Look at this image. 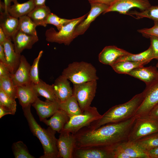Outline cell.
Wrapping results in <instances>:
<instances>
[{"mask_svg": "<svg viewBox=\"0 0 158 158\" xmlns=\"http://www.w3.org/2000/svg\"><path fill=\"white\" fill-rule=\"evenodd\" d=\"M136 119L133 116L122 121L105 124L95 129L84 127L74 134L75 139V148L116 147L128 140Z\"/></svg>", "mask_w": 158, "mask_h": 158, "instance_id": "cell-1", "label": "cell"}, {"mask_svg": "<svg viewBox=\"0 0 158 158\" xmlns=\"http://www.w3.org/2000/svg\"><path fill=\"white\" fill-rule=\"evenodd\" d=\"M143 99L142 92L137 94L127 102L111 107L99 119L85 127L95 129L107 124L128 120L134 116Z\"/></svg>", "mask_w": 158, "mask_h": 158, "instance_id": "cell-2", "label": "cell"}, {"mask_svg": "<svg viewBox=\"0 0 158 158\" xmlns=\"http://www.w3.org/2000/svg\"><path fill=\"white\" fill-rule=\"evenodd\" d=\"M30 107V106L22 109L31 132L39 139L42 145L44 154L40 158H59L56 132L49 126L46 129L42 128L33 116Z\"/></svg>", "mask_w": 158, "mask_h": 158, "instance_id": "cell-3", "label": "cell"}, {"mask_svg": "<svg viewBox=\"0 0 158 158\" xmlns=\"http://www.w3.org/2000/svg\"><path fill=\"white\" fill-rule=\"evenodd\" d=\"M95 68L91 63L84 61L74 62L63 69L61 75L73 84H79L99 79Z\"/></svg>", "mask_w": 158, "mask_h": 158, "instance_id": "cell-4", "label": "cell"}, {"mask_svg": "<svg viewBox=\"0 0 158 158\" xmlns=\"http://www.w3.org/2000/svg\"><path fill=\"white\" fill-rule=\"evenodd\" d=\"M101 116L96 107L90 106L81 114L70 117L69 120L59 133L68 132L75 134L99 119Z\"/></svg>", "mask_w": 158, "mask_h": 158, "instance_id": "cell-5", "label": "cell"}, {"mask_svg": "<svg viewBox=\"0 0 158 158\" xmlns=\"http://www.w3.org/2000/svg\"><path fill=\"white\" fill-rule=\"evenodd\" d=\"M88 13L79 18L74 19L58 31L52 27L48 29L45 33L46 40L49 42L68 45L74 39L73 34L76 26L86 18Z\"/></svg>", "mask_w": 158, "mask_h": 158, "instance_id": "cell-6", "label": "cell"}, {"mask_svg": "<svg viewBox=\"0 0 158 158\" xmlns=\"http://www.w3.org/2000/svg\"><path fill=\"white\" fill-rule=\"evenodd\" d=\"M142 92L144 99L134 115L136 118L147 116L151 109L158 103V74L153 81L146 85Z\"/></svg>", "mask_w": 158, "mask_h": 158, "instance_id": "cell-7", "label": "cell"}, {"mask_svg": "<svg viewBox=\"0 0 158 158\" xmlns=\"http://www.w3.org/2000/svg\"><path fill=\"white\" fill-rule=\"evenodd\" d=\"M73 95L77 99L83 112L90 106L95 96L97 80L73 84Z\"/></svg>", "mask_w": 158, "mask_h": 158, "instance_id": "cell-8", "label": "cell"}, {"mask_svg": "<svg viewBox=\"0 0 158 158\" xmlns=\"http://www.w3.org/2000/svg\"><path fill=\"white\" fill-rule=\"evenodd\" d=\"M158 132V121L147 117L136 118L129 135L128 140L135 141Z\"/></svg>", "mask_w": 158, "mask_h": 158, "instance_id": "cell-9", "label": "cell"}, {"mask_svg": "<svg viewBox=\"0 0 158 158\" xmlns=\"http://www.w3.org/2000/svg\"><path fill=\"white\" fill-rule=\"evenodd\" d=\"M115 148L108 147L75 148L73 158H114Z\"/></svg>", "mask_w": 158, "mask_h": 158, "instance_id": "cell-10", "label": "cell"}, {"mask_svg": "<svg viewBox=\"0 0 158 158\" xmlns=\"http://www.w3.org/2000/svg\"><path fill=\"white\" fill-rule=\"evenodd\" d=\"M151 6L148 0H116L103 13L116 11L121 14L127 15L132 8H137L140 11H143Z\"/></svg>", "mask_w": 158, "mask_h": 158, "instance_id": "cell-11", "label": "cell"}, {"mask_svg": "<svg viewBox=\"0 0 158 158\" xmlns=\"http://www.w3.org/2000/svg\"><path fill=\"white\" fill-rule=\"evenodd\" d=\"M91 9L86 18L76 27L73 34L74 39L83 34L89 27L91 23L100 14L104 13L109 6L100 3H90Z\"/></svg>", "mask_w": 158, "mask_h": 158, "instance_id": "cell-12", "label": "cell"}, {"mask_svg": "<svg viewBox=\"0 0 158 158\" xmlns=\"http://www.w3.org/2000/svg\"><path fill=\"white\" fill-rule=\"evenodd\" d=\"M57 139L59 158H73L75 148V139L74 134L61 132Z\"/></svg>", "mask_w": 158, "mask_h": 158, "instance_id": "cell-13", "label": "cell"}, {"mask_svg": "<svg viewBox=\"0 0 158 158\" xmlns=\"http://www.w3.org/2000/svg\"><path fill=\"white\" fill-rule=\"evenodd\" d=\"M31 66L25 57L21 55L18 68L13 74L11 75L13 83L16 87L32 83L30 76Z\"/></svg>", "mask_w": 158, "mask_h": 158, "instance_id": "cell-14", "label": "cell"}, {"mask_svg": "<svg viewBox=\"0 0 158 158\" xmlns=\"http://www.w3.org/2000/svg\"><path fill=\"white\" fill-rule=\"evenodd\" d=\"M32 105L35 109L40 120L42 122L52 116L59 109V102L47 99L44 101L38 97Z\"/></svg>", "mask_w": 158, "mask_h": 158, "instance_id": "cell-15", "label": "cell"}, {"mask_svg": "<svg viewBox=\"0 0 158 158\" xmlns=\"http://www.w3.org/2000/svg\"><path fill=\"white\" fill-rule=\"evenodd\" d=\"M131 53L115 46H107L99 54L98 59L101 63L111 66L120 57Z\"/></svg>", "mask_w": 158, "mask_h": 158, "instance_id": "cell-16", "label": "cell"}, {"mask_svg": "<svg viewBox=\"0 0 158 158\" xmlns=\"http://www.w3.org/2000/svg\"><path fill=\"white\" fill-rule=\"evenodd\" d=\"M0 27L4 33L7 39L12 40L18 30V19L11 16L7 11L0 9Z\"/></svg>", "mask_w": 158, "mask_h": 158, "instance_id": "cell-17", "label": "cell"}, {"mask_svg": "<svg viewBox=\"0 0 158 158\" xmlns=\"http://www.w3.org/2000/svg\"><path fill=\"white\" fill-rule=\"evenodd\" d=\"M38 40L37 36L28 35L18 30L12 41L13 42L15 51L20 54L24 49H31Z\"/></svg>", "mask_w": 158, "mask_h": 158, "instance_id": "cell-18", "label": "cell"}, {"mask_svg": "<svg viewBox=\"0 0 158 158\" xmlns=\"http://www.w3.org/2000/svg\"><path fill=\"white\" fill-rule=\"evenodd\" d=\"M69 81L61 75L57 78L52 84L56 95L59 102H65L73 95Z\"/></svg>", "mask_w": 158, "mask_h": 158, "instance_id": "cell-19", "label": "cell"}, {"mask_svg": "<svg viewBox=\"0 0 158 158\" xmlns=\"http://www.w3.org/2000/svg\"><path fill=\"white\" fill-rule=\"evenodd\" d=\"M11 40L7 39L3 46L4 49L7 66L11 75L13 74L18 68L20 61L21 54L15 51Z\"/></svg>", "mask_w": 158, "mask_h": 158, "instance_id": "cell-20", "label": "cell"}, {"mask_svg": "<svg viewBox=\"0 0 158 158\" xmlns=\"http://www.w3.org/2000/svg\"><path fill=\"white\" fill-rule=\"evenodd\" d=\"M0 4L1 9L7 11L11 16L17 18L27 15L35 7L33 0H29L22 3L18 2L6 7H4L2 2L0 1Z\"/></svg>", "mask_w": 158, "mask_h": 158, "instance_id": "cell-21", "label": "cell"}, {"mask_svg": "<svg viewBox=\"0 0 158 158\" xmlns=\"http://www.w3.org/2000/svg\"><path fill=\"white\" fill-rule=\"evenodd\" d=\"M33 84L17 87V98L22 109L31 106L38 97L34 89Z\"/></svg>", "mask_w": 158, "mask_h": 158, "instance_id": "cell-22", "label": "cell"}, {"mask_svg": "<svg viewBox=\"0 0 158 158\" xmlns=\"http://www.w3.org/2000/svg\"><path fill=\"white\" fill-rule=\"evenodd\" d=\"M158 70L156 66H143L133 69L127 75L142 80L146 85L151 83L156 78L158 74Z\"/></svg>", "mask_w": 158, "mask_h": 158, "instance_id": "cell-23", "label": "cell"}, {"mask_svg": "<svg viewBox=\"0 0 158 158\" xmlns=\"http://www.w3.org/2000/svg\"><path fill=\"white\" fill-rule=\"evenodd\" d=\"M69 119L70 117L66 112L62 109H59L49 119H45L42 122L54 130L59 133Z\"/></svg>", "mask_w": 158, "mask_h": 158, "instance_id": "cell-24", "label": "cell"}, {"mask_svg": "<svg viewBox=\"0 0 158 158\" xmlns=\"http://www.w3.org/2000/svg\"><path fill=\"white\" fill-rule=\"evenodd\" d=\"M51 13L49 7L45 5L35 6L27 16L37 26L46 27L47 25L46 23V19Z\"/></svg>", "mask_w": 158, "mask_h": 158, "instance_id": "cell-25", "label": "cell"}, {"mask_svg": "<svg viewBox=\"0 0 158 158\" xmlns=\"http://www.w3.org/2000/svg\"><path fill=\"white\" fill-rule=\"evenodd\" d=\"M119 145L130 158H149L147 152L140 147L135 141L128 140Z\"/></svg>", "mask_w": 158, "mask_h": 158, "instance_id": "cell-26", "label": "cell"}, {"mask_svg": "<svg viewBox=\"0 0 158 158\" xmlns=\"http://www.w3.org/2000/svg\"><path fill=\"white\" fill-rule=\"evenodd\" d=\"M150 62L147 61L136 62L122 61L115 62L111 66L116 73L119 74H128L133 69L144 66Z\"/></svg>", "mask_w": 158, "mask_h": 158, "instance_id": "cell-27", "label": "cell"}, {"mask_svg": "<svg viewBox=\"0 0 158 158\" xmlns=\"http://www.w3.org/2000/svg\"><path fill=\"white\" fill-rule=\"evenodd\" d=\"M33 88L38 97L42 96L49 100L59 102L55 94L52 85H49L40 79L37 83L33 84Z\"/></svg>", "mask_w": 158, "mask_h": 158, "instance_id": "cell-28", "label": "cell"}, {"mask_svg": "<svg viewBox=\"0 0 158 158\" xmlns=\"http://www.w3.org/2000/svg\"><path fill=\"white\" fill-rule=\"evenodd\" d=\"M59 109L66 112L70 117L81 114V110L75 97L73 95L66 100L59 102Z\"/></svg>", "mask_w": 158, "mask_h": 158, "instance_id": "cell-29", "label": "cell"}, {"mask_svg": "<svg viewBox=\"0 0 158 158\" xmlns=\"http://www.w3.org/2000/svg\"><path fill=\"white\" fill-rule=\"evenodd\" d=\"M154 59L153 52L151 47L144 51L137 54H130L121 57L116 62L122 61H130L136 62L147 61L150 62Z\"/></svg>", "mask_w": 158, "mask_h": 158, "instance_id": "cell-30", "label": "cell"}, {"mask_svg": "<svg viewBox=\"0 0 158 158\" xmlns=\"http://www.w3.org/2000/svg\"><path fill=\"white\" fill-rule=\"evenodd\" d=\"M37 26L27 15L21 16L18 19V30L27 34L37 36L36 29Z\"/></svg>", "mask_w": 158, "mask_h": 158, "instance_id": "cell-31", "label": "cell"}, {"mask_svg": "<svg viewBox=\"0 0 158 158\" xmlns=\"http://www.w3.org/2000/svg\"><path fill=\"white\" fill-rule=\"evenodd\" d=\"M0 88L10 98L15 100L17 98V87L10 75L0 77Z\"/></svg>", "mask_w": 158, "mask_h": 158, "instance_id": "cell-32", "label": "cell"}, {"mask_svg": "<svg viewBox=\"0 0 158 158\" xmlns=\"http://www.w3.org/2000/svg\"><path fill=\"white\" fill-rule=\"evenodd\" d=\"M135 142L147 152L158 147V132L143 137Z\"/></svg>", "mask_w": 158, "mask_h": 158, "instance_id": "cell-33", "label": "cell"}, {"mask_svg": "<svg viewBox=\"0 0 158 158\" xmlns=\"http://www.w3.org/2000/svg\"><path fill=\"white\" fill-rule=\"evenodd\" d=\"M130 15L137 19L147 18L153 20H158V6H151L146 10L139 12L136 11H129L127 15Z\"/></svg>", "mask_w": 158, "mask_h": 158, "instance_id": "cell-34", "label": "cell"}, {"mask_svg": "<svg viewBox=\"0 0 158 158\" xmlns=\"http://www.w3.org/2000/svg\"><path fill=\"white\" fill-rule=\"evenodd\" d=\"M12 149L15 158H35L30 153L27 146L22 141L13 143Z\"/></svg>", "mask_w": 158, "mask_h": 158, "instance_id": "cell-35", "label": "cell"}, {"mask_svg": "<svg viewBox=\"0 0 158 158\" xmlns=\"http://www.w3.org/2000/svg\"><path fill=\"white\" fill-rule=\"evenodd\" d=\"M0 106L11 110L15 114L16 109L15 100L9 97L1 88H0Z\"/></svg>", "mask_w": 158, "mask_h": 158, "instance_id": "cell-36", "label": "cell"}, {"mask_svg": "<svg viewBox=\"0 0 158 158\" xmlns=\"http://www.w3.org/2000/svg\"><path fill=\"white\" fill-rule=\"evenodd\" d=\"M43 52L42 50L40 51L37 57L34 59L32 65L31 66L30 76L31 83L34 84L38 83L40 80L39 77V64Z\"/></svg>", "mask_w": 158, "mask_h": 158, "instance_id": "cell-37", "label": "cell"}, {"mask_svg": "<svg viewBox=\"0 0 158 158\" xmlns=\"http://www.w3.org/2000/svg\"><path fill=\"white\" fill-rule=\"evenodd\" d=\"M61 18L56 15L51 13L48 15L46 21V23L53 25L55 26L58 31L62 27L70 23L74 20Z\"/></svg>", "mask_w": 158, "mask_h": 158, "instance_id": "cell-38", "label": "cell"}, {"mask_svg": "<svg viewBox=\"0 0 158 158\" xmlns=\"http://www.w3.org/2000/svg\"><path fill=\"white\" fill-rule=\"evenodd\" d=\"M154 21V25L150 28H144L138 30V31L146 38L154 35L158 37V20Z\"/></svg>", "mask_w": 158, "mask_h": 158, "instance_id": "cell-39", "label": "cell"}, {"mask_svg": "<svg viewBox=\"0 0 158 158\" xmlns=\"http://www.w3.org/2000/svg\"><path fill=\"white\" fill-rule=\"evenodd\" d=\"M150 46L152 49L154 59L158 60V37L152 35L150 37Z\"/></svg>", "mask_w": 158, "mask_h": 158, "instance_id": "cell-40", "label": "cell"}, {"mask_svg": "<svg viewBox=\"0 0 158 158\" xmlns=\"http://www.w3.org/2000/svg\"><path fill=\"white\" fill-rule=\"evenodd\" d=\"M114 158H130L122 149L119 145L114 149Z\"/></svg>", "mask_w": 158, "mask_h": 158, "instance_id": "cell-41", "label": "cell"}, {"mask_svg": "<svg viewBox=\"0 0 158 158\" xmlns=\"http://www.w3.org/2000/svg\"><path fill=\"white\" fill-rule=\"evenodd\" d=\"M146 117L158 121V103L151 109Z\"/></svg>", "mask_w": 158, "mask_h": 158, "instance_id": "cell-42", "label": "cell"}, {"mask_svg": "<svg viewBox=\"0 0 158 158\" xmlns=\"http://www.w3.org/2000/svg\"><path fill=\"white\" fill-rule=\"evenodd\" d=\"M11 75V74L6 65L0 61V77Z\"/></svg>", "mask_w": 158, "mask_h": 158, "instance_id": "cell-43", "label": "cell"}, {"mask_svg": "<svg viewBox=\"0 0 158 158\" xmlns=\"http://www.w3.org/2000/svg\"><path fill=\"white\" fill-rule=\"evenodd\" d=\"M90 4L100 3L105 4L109 6L111 5L116 0H88Z\"/></svg>", "mask_w": 158, "mask_h": 158, "instance_id": "cell-44", "label": "cell"}, {"mask_svg": "<svg viewBox=\"0 0 158 158\" xmlns=\"http://www.w3.org/2000/svg\"><path fill=\"white\" fill-rule=\"evenodd\" d=\"M149 158H158V147L147 152Z\"/></svg>", "mask_w": 158, "mask_h": 158, "instance_id": "cell-45", "label": "cell"}, {"mask_svg": "<svg viewBox=\"0 0 158 158\" xmlns=\"http://www.w3.org/2000/svg\"><path fill=\"white\" fill-rule=\"evenodd\" d=\"M8 114L14 115L11 111L0 106V118H1L5 115Z\"/></svg>", "mask_w": 158, "mask_h": 158, "instance_id": "cell-46", "label": "cell"}, {"mask_svg": "<svg viewBox=\"0 0 158 158\" xmlns=\"http://www.w3.org/2000/svg\"><path fill=\"white\" fill-rule=\"evenodd\" d=\"M0 61L3 62L6 65L5 54L3 45L0 44Z\"/></svg>", "mask_w": 158, "mask_h": 158, "instance_id": "cell-47", "label": "cell"}, {"mask_svg": "<svg viewBox=\"0 0 158 158\" xmlns=\"http://www.w3.org/2000/svg\"><path fill=\"white\" fill-rule=\"evenodd\" d=\"M7 39L4 33L2 28L0 27V44L3 45Z\"/></svg>", "mask_w": 158, "mask_h": 158, "instance_id": "cell-48", "label": "cell"}, {"mask_svg": "<svg viewBox=\"0 0 158 158\" xmlns=\"http://www.w3.org/2000/svg\"><path fill=\"white\" fill-rule=\"evenodd\" d=\"M46 0H33V2L35 6L45 5Z\"/></svg>", "mask_w": 158, "mask_h": 158, "instance_id": "cell-49", "label": "cell"}, {"mask_svg": "<svg viewBox=\"0 0 158 158\" xmlns=\"http://www.w3.org/2000/svg\"><path fill=\"white\" fill-rule=\"evenodd\" d=\"M12 2L13 4H16L18 3L17 0H4V2L3 3L4 7L11 5Z\"/></svg>", "mask_w": 158, "mask_h": 158, "instance_id": "cell-50", "label": "cell"}, {"mask_svg": "<svg viewBox=\"0 0 158 158\" xmlns=\"http://www.w3.org/2000/svg\"><path fill=\"white\" fill-rule=\"evenodd\" d=\"M156 66L158 69V62L157 63Z\"/></svg>", "mask_w": 158, "mask_h": 158, "instance_id": "cell-51", "label": "cell"}]
</instances>
